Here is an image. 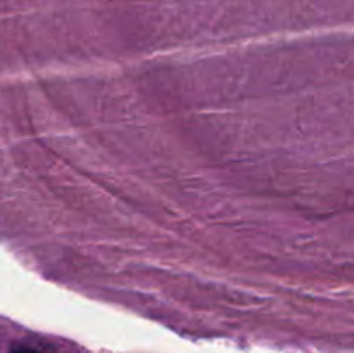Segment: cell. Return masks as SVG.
<instances>
[{
	"mask_svg": "<svg viewBox=\"0 0 354 353\" xmlns=\"http://www.w3.org/2000/svg\"><path fill=\"white\" fill-rule=\"evenodd\" d=\"M10 353H38V352H35V350H30V348H19V350H14V352Z\"/></svg>",
	"mask_w": 354,
	"mask_h": 353,
	"instance_id": "1",
	"label": "cell"
}]
</instances>
